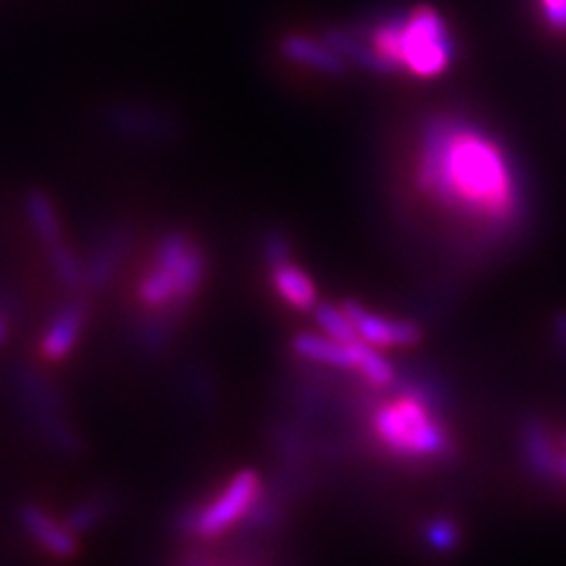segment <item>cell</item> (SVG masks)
Instances as JSON below:
<instances>
[{"label":"cell","mask_w":566,"mask_h":566,"mask_svg":"<svg viewBox=\"0 0 566 566\" xmlns=\"http://www.w3.org/2000/svg\"><path fill=\"white\" fill-rule=\"evenodd\" d=\"M314 318H316V326L328 338H335L340 343H354V340H361L357 331H354L349 316L345 312L343 305H331V303H318L314 310Z\"/></svg>","instance_id":"obj_16"},{"label":"cell","mask_w":566,"mask_h":566,"mask_svg":"<svg viewBox=\"0 0 566 566\" xmlns=\"http://www.w3.org/2000/svg\"><path fill=\"white\" fill-rule=\"evenodd\" d=\"M24 210H27L31 229L35 232V237H39V241L45 245V251H50V248H55L60 243H66L57 208L52 206V201L43 191L27 193Z\"/></svg>","instance_id":"obj_13"},{"label":"cell","mask_w":566,"mask_h":566,"mask_svg":"<svg viewBox=\"0 0 566 566\" xmlns=\"http://www.w3.org/2000/svg\"><path fill=\"white\" fill-rule=\"evenodd\" d=\"M109 120H112V128L130 133V135L135 133L145 137H154V135L168 137L172 130V123L168 116L142 112V109H135V106H128V109H114L109 114Z\"/></svg>","instance_id":"obj_14"},{"label":"cell","mask_w":566,"mask_h":566,"mask_svg":"<svg viewBox=\"0 0 566 566\" xmlns=\"http://www.w3.org/2000/svg\"><path fill=\"white\" fill-rule=\"evenodd\" d=\"M20 524L24 534L55 559H71L78 553V534L66 522H60L41 505L27 503L20 507Z\"/></svg>","instance_id":"obj_9"},{"label":"cell","mask_w":566,"mask_h":566,"mask_svg":"<svg viewBox=\"0 0 566 566\" xmlns=\"http://www.w3.org/2000/svg\"><path fill=\"white\" fill-rule=\"evenodd\" d=\"M85 322H87L85 300H71V303L60 307L41 335V345H39L41 357L52 364L64 361L81 343Z\"/></svg>","instance_id":"obj_10"},{"label":"cell","mask_w":566,"mask_h":566,"mask_svg":"<svg viewBox=\"0 0 566 566\" xmlns=\"http://www.w3.org/2000/svg\"><path fill=\"white\" fill-rule=\"evenodd\" d=\"M416 182L441 208L491 232H507L524 212L510 156L491 135L465 120L437 118L424 128Z\"/></svg>","instance_id":"obj_1"},{"label":"cell","mask_w":566,"mask_h":566,"mask_svg":"<svg viewBox=\"0 0 566 566\" xmlns=\"http://www.w3.org/2000/svg\"><path fill=\"white\" fill-rule=\"evenodd\" d=\"M370 432L385 453L409 463H430L453 449L434 397L422 385H406L397 395L382 399L370 413Z\"/></svg>","instance_id":"obj_4"},{"label":"cell","mask_w":566,"mask_h":566,"mask_svg":"<svg viewBox=\"0 0 566 566\" xmlns=\"http://www.w3.org/2000/svg\"><path fill=\"white\" fill-rule=\"evenodd\" d=\"M564 447H566V437H564Z\"/></svg>","instance_id":"obj_23"},{"label":"cell","mask_w":566,"mask_h":566,"mask_svg":"<svg viewBox=\"0 0 566 566\" xmlns=\"http://www.w3.org/2000/svg\"><path fill=\"white\" fill-rule=\"evenodd\" d=\"M364 39L374 48L385 74L409 71L418 78H437L455 57V43L447 20L430 6L389 17L370 27Z\"/></svg>","instance_id":"obj_3"},{"label":"cell","mask_w":566,"mask_h":566,"mask_svg":"<svg viewBox=\"0 0 566 566\" xmlns=\"http://www.w3.org/2000/svg\"><path fill=\"white\" fill-rule=\"evenodd\" d=\"M264 260L270 264V279L276 295L295 312H314L318 291L314 279L293 260L291 243L281 232L264 239Z\"/></svg>","instance_id":"obj_7"},{"label":"cell","mask_w":566,"mask_h":566,"mask_svg":"<svg viewBox=\"0 0 566 566\" xmlns=\"http://www.w3.org/2000/svg\"><path fill=\"white\" fill-rule=\"evenodd\" d=\"M291 349L297 359L318 364L335 370H352L359 374L368 385L378 389L392 387L397 380V368L389 364L380 349L366 345L364 340L340 343L318 333H297L291 340Z\"/></svg>","instance_id":"obj_6"},{"label":"cell","mask_w":566,"mask_h":566,"mask_svg":"<svg viewBox=\"0 0 566 566\" xmlns=\"http://www.w3.org/2000/svg\"><path fill=\"white\" fill-rule=\"evenodd\" d=\"M559 476H566V455H562L559 460Z\"/></svg>","instance_id":"obj_22"},{"label":"cell","mask_w":566,"mask_h":566,"mask_svg":"<svg viewBox=\"0 0 566 566\" xmlns=\"http://www.w3.org/2000/svg\"><path fill=\"white\" fill-rule=\"evenodd\" d=\"M264 501L262 476L255 470H239L229 482L206 503L187 510L180 520V531L197 541L224 536L237 524L253 520Z\"/></svg>","instance_id":"obj_5"},{"label":"cell","mask_w":566,"mask_h":566,"mask_svg":"<svg viewBox=\"0 0 566 566\" xmlns=\"http://www.w3.org/2000/svg\"><path fill=\"white\" fill-rule=\"evenodd\" d=\"M283 55L312 71H322L326 76H340L347 69L340 52H335L324 39H310V35L283 39Z\"/></svg>","instance_id":"obj_11"},{"label":"cell","mask_w":566,"mask_h":566,"mask_svg":"<svg viewBox=\"0 0 566 566\" xmlns=\"http://www.w3.org/2000/svg\"><path fill=\"white\" fill-rule=\"evenodd\" d=\"M208 279V255L187 232H168L151 251L139 274L135 303L142 312L137 340L147 352L168 345L175 326L182 322Z\"/></svg>","instance_id":"obj_2"},{"label":"cell","mask_w":566,"mask_h":566,"mask_svg":"<svg viewBox=\"0 0 566 566\" xmlns=\"http://www.w3.org/2000/svg\"><path fill=\"white\" fill-rule=\"evenodd\" d=\"M424 541L434 553L449 555L460 545V526L449 517H437L424 526Z\"/></svg>","instance_id":"obj_17"},{"label":"cell","mask_w":566,"mask_h":566,"mask_svg":"<svg viewBox=\"0 0 566 566\" xmlns=\"http://www.w3.org/2000/svg\"><path fill=\"white\" fill-rule=\"evenodd\" d=\"M109 507H112L109 501L102 499V495H95V499L83 501L64 522L71 526V531H76L81 536L85 531H91L106 515V512H109Z\"/></svg>","instance_id":"obj_18"},{"label":"cell","mask_w":566,"mask_h":566,"mask_svg":"<svg viewBox=\"0 0 566 566\" xmlns=\"http://www.w3.org/2000/svg\"><path fill=\"white\" fill-rule=\"evenodd\" d=\"M555 328H557V340H559L562 345H566V314H562V316L557 318Z\"/></svg>","instance_id":"obj_21"},{"label":"cell","mask_w":566,"mask_h":566,"mask_svg":"<svg viewBox=\"0 0 566 566\" xmlns=\"http://www.w3.org/2000/svg\"><path fill=\"white\" fill-rule=\"evenodd\" d=\"M543 20L555 31H566V0H538Z\"/></svg>","instance_id":"obj_19"},{"label":"cell","mask_w":566,"mask_h":566,"mask_svg":"<svg viewBox=\"0 0 566 566\" xmlns=\"http://www.w3.org/2000/svg\"><path fill=\"white\" fill-rule=\"evenodd\" d=\"M8 335H10V322H8V316L0 312V345L8 340Z\"/></svg>","instance_id":"obj_20"},{"label":"cell","mask_w":566,"mask_h":566,"mask_svg":"<svg viewBox=\"0 0 566 566\" xmlns=\"http://www.w3.org/2000/svg\"><path fill=\"white\" fill-rule=\"evenodd\" d=\"M524 455L528 460V468L538 474H559V460L562 455L553 449L551 437L541 428V424H528L524 434Z\"/></svg>","instance_id":"obj_15"},{"label":"cell","mask_w":566,"mask_h":566,"mask_svg":"<svg viewBox=\"0 0 566 566\" xmlns=\"http://www.w3.org/2000/svg\"><path fill=\"white\" fill-rule=\"evenodd\" d=\"M128 248V237L123 232H112L99 239L93 248V253L83 260L85 272V291H99L112 281L116 268L123 260V253Z\"/></svg>","instance_id":"obj_12"},{"label":"cell","mask_w":566,"mask_h":566,"mask_svg":"<svg viewBox=\"0 0 566 566\" xmlns=\"http://www.w3.org/2000/svg\"><path fill=\"white\" fill-rule=\"evenodd\" d=\"M359 338L376 349H409L422 340L420 328L409 318H395L347 300L343 303Z\"/></svg>","instance_id":"obj_8"}]
</instances>
